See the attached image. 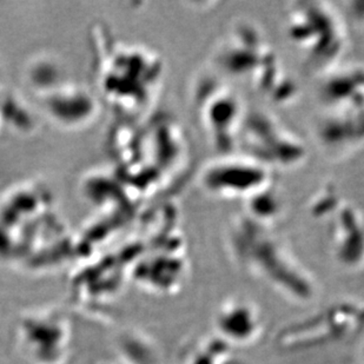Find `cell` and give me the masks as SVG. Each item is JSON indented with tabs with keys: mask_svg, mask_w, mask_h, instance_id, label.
Here are the masks:
<instances>
[{
	"mask_svg": "<svg viewBox=\"0 0 364 364\" xmlns=\"http://www.w3.org/2000/svg\"><path fill=\"white\" fill-rule=\"evenodd\" d=\"M216 326L225 340L236 344L252 343L263 329L257 308L244 299L223 303L216 315Z\"/></svg>",
	"mask_w": 364,
	"mask_h": 364,
	"instance_id": "obj_1",
	"label": "cell"
}]
</instances>
